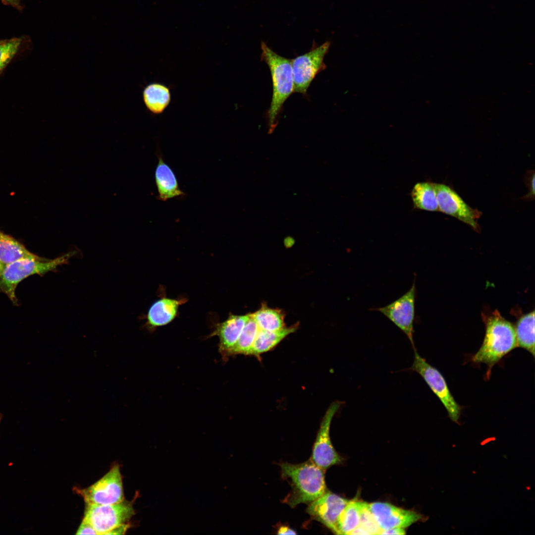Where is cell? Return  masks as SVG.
<instances>
[{"instance_id":"6da1fadb","label":"cell","mask_w":535,"mask_h":535,"mask_svg":"<svg viewBox=\"0 0 535 535\" xmlns=\"http://www.w3.org/2000/svg\"><path fill=\"white\" fill-rule=\"evenodd\" d=\"M281 476L291 489L284 502L294 508L301 503L309 504L326 491L325 470L311 459L300 464H279Z\"/></svg>"},{"instance_id":"7a4b0ae2","label":"cell","mask_w":535,"mask_h":535,"mask_svg":"<svg viewBox=\"0 0 535 535\" xmlns=\"http://www.w3.org/2000/svg\"><path fill=\"white\" fill-rule=\"evenodd\" d=\"M485 326L482 344L473 356V362L486 364L489 370L504 356L518 347L515 327L497 310L482 314Z\"/></svg>"},{"instance_id":"3957f363","label":"cell","mask_w":535,"mask_h":535,"mask_svg":"<svg viewBox=\"0 0 535 535\" xmlns=\"http://www.w3.org/2000/svg\"><path fill=\"white\" fill-rule=\"evenodd\" d=\"M261 50V59L269 67L272 83L271 101L267 112L270 134L277 125L283 105L294 92L293 76L291 60L279 55L263 42Z\"/></svg>"},{"instance_id":"277c9868","label":"cell","mask_w":535,"mask_h":535,"mask_svg":"<svg viewBox=\"0 0 535 535\" xmlns=\"http://www.w3.org/2000/svg\"><path fill=\"white\" fill-rule=\"evenodd\" d=\"M76 254L74 250L54 259L40 257L23 258L7 265L0 277V292L6 294L14 305H17L15 290L20 282L34 274L43 275L55 270L58 266L67 264Z\"/></svg>"},{"instance_id":"5b68a950","label":"cell","mask_w":535,"mask_h":535,"mask_svg":"<svg viewBox=\"0 0 535 535\" xmlns=\"http://www.w3.org/2000/svg\"><path fill=\"white\" fill-rule=\"evenodd\" d=\"M130 502L107 505L86 504L83 520L90 523L98 535H107L113 529L127 523L134 515Z\"/></svg>"},{"instance_id":"8992f818","label":"cell","mask_w":535,"mask_h":535,"mask_svg":"<svg viewBox=\"0 0 535 535\" xmlns=\"http://www.w3.org/2000/svg\"><path fill=\"white\" fill-rule=\"evenodd\" d=\"M414 349V359L409 368L418 373L424 378L432 392L439 398L446 409L452 421L459 424L461 407L457 403L441 373L428 364Z\"/></svg>"},{"instance_id":"52a82bcc","label":"cell","mask_w":535,"mask_h":535,"mask_svg":"<svg viewBox=\"0 0 535 535\" xmlns=\"http://www.w3.org/2000/svg\"><path fill=\"white\" fill-rule=\"evenodd\" d=\"M330 45L326 42L291 59L294 92L305 94L316 75L325 69L323 59Z\"/></svg>"},{"instance_id":"ba28073f","label":"cell","mask_w":535,"mask_h":535,"mask_svg":"<svg viewBox=\"0 0 535 535\" xmlns=\"http://www.w3.org/2000/svg\"><path fill=\"white\" fill-rule=\"evenodd\" d=\"M415 279L409 290L398 299L385 306L371 309L381 313L398 327L407 336L413 348L417 295Z\"/></svg>"},{"instance_id":"9c48e42d","label":"cell","mask_w":535,"mask_h":535,"mask_svg":"<svg viewBox=\"0 0 535 535\" xmlns=\"http://www.w3.org/2000/svg\"><path fill=\"white\" fill-rule=\"evenodd\" d=\"M76 491L86 504L107 505L121 502L124 495L118 465H114L104 477L91 486L78 489Z\"/></svg>"},{"instance_id":"30bf717a","label":"cell","mask_w":535,"mask_h":535,"mask_svg":"<svg viewBox=\"0 0 535 535\" xmlns=\"http://www.w3.org/2000/svg\"><path fill=\"white\" fill-rule=\"evenodd\" d=\"M341 405L339 401L333 402L323 417L314 442L310 459L318 466L326 470L341 462V458L335 450L329 435L332 420Z\"/></svg>"},{"instance_id":"8fae6325","label":"cell","mask_w":535,"mask_h":535,"mask_svg":"<svg viewBox=\"0 0 535 535\" xmlns=\"http://www.w3.org/2000/svg\"><path fill=\"white\" fill-rule=\"evenodd\" d=\"M439 211L451 215L480 232L478 219L482 213L467 205L452 189L443 184L433 183Z\"/></svg>"},{"instance_id":"7c38bea8","label":"cell","mask_w":535,"mask_h":535,"mask_svg":"<svg viewBox=\"0 0 535 535\" xmlns=\"http://www.w3.org/2000/svg\"><path fill=\"white\" fill-rule=\"evenodd\" d=\"M349 500L330 491H326L309 504L306 512L334 534L339 535L338 521L339 516Z\"/></svg>"},{"instance_id":"4fadbf2b","label":"cell","mask_w":535,"mask_h":535,"mask_svg":"<svg viewBox=\"0 0 535 535\" xmlns=\"http://www.w3.org/2000/svg\"><path fill=\"white\" fill-rule=\"evenodd\" d=\"M369 506L382 531L394 528H405L422 519V516L415 511L385 502H373Z\"/></svg>"},{"instance_id":"5bb4252c","label":"cell","mask_w":535,"mask_h":535,"mask_svg":"<svg viewBox=\"0 0 535 535\" xmlns=\"http://www.w3.org/2000/svg\"><path fill=\"white\" fill-rule=\"evenodd\" d=\"M250 317V314H230L226 320L215 325L211 336H218L219 352L223 358L229 356Z\"/></svg>"},{"instance_id":"9a60e30c","label":"cell","mask_w":535,"mask_h":535,"mask_svg":"<svg viewBox=\"0 0 535 535\" xmlns=\"http://www.w3.org/2000/svg\"><path fill=\"white\" fill-rule=\"evenodd\" d=\"M155 182L158 192V199L166 201L175 198H183L185 193L180 188L173 170L158 154V163L155 170Z\"/></svg>"},{"instance_id":"2e32d148","label":"cell","mask_w":535,"mask_h":535,"mask_svg":"<svg viewBox=\"0 0 535 535\" xmlns=\"http://www.w3.org/2000/svg\"><path fill=\"white\" fill-rule=\"evenodd\" d=\"M185 301L162 298L154 302L147 316V324L151 328L166 325L177 315L178 308Z\"/></svg>"},{"instance_id":"e0dca14e","label":"cell","mask_w":535,"mask_h":535,"mask_svg":"<svg viewBox=\"0 0 535 535\" xmlns=\"http://www.w3.org/2000/svg\"><path fill=\"white\" fill-rule=\"evenodd\" d=\"M143 99L147 109L152 114H161L171 102L170 88L161 83H151L144 89Z\"/></svg>"},{"instance_id":"ac0fdd59","label":"cell","mask_w":535,"mask_h":535,"mask_svg":"<svg viewBox=\"0 0 535 535\" xmlns=\"http://www.w3.org/2000/svg\"><path fill=\"white\" fill-rule=\"evenodd\" d=\"M298 326L299 323L296 322L275 331L259 329L248 355L258 356L271 350L286 336L294 332Z\"/></svg>"},{"instance_id":"d6986e66","label":"cell","mask_w":535,"mask_h":535,"mask_svg":"<svg viewBox=\"0 0 535 535\" xmlns=\"http://www.w3.org/2000/svg\"><path fill=\"white\" fill-rule=\"evenodd\" d=\"M12 236L0 231V261L7 265L23 258H38Z\"/></svg>"},{"instance_id":"ffe728a7","label":"cell","mask_w":535,"mask_h":535,"mask_svg":"<svg viewBox=\"0 0 535 535\" xmlns=\"http://www.w3.org/2000/svg\"><path fill=\"white\" fill-rule=\"evenodd\" d=\"M251 315L259 329L275 331L286 326L285 312L281 309L269 308L266 304H262L258 310Z\"/></svg>"},{"instance_id":"44dd1931","label":"cell","mask_w":535,"mask_h":535,"mask_svg":"<svg viewBox=\"0 0 535 535\" xmlns=\"http://www.w3.org/2000/svg\"><path fill=\"white\" fill-rule=\"evenodd\" d=\"M518 346L535 356V311L524 315L515 327Z\"/></svg>"},{"instance_id":"7402d4cb","label":"cell","mask_w":535,"mask_h":535,"mask_svg":"<svg viewBox=\"0 0 535 535\" xmlns=\"http://www.w3.org/2000/svg\"><path fill=\"white\" fill-rule=\"evenodd\" d=\"M411 196L416 208L431 212L439 211L433 183L420 182L416 184L412 189Z\"/></svg>"},{"instance_id":"603a6c76","label":"cell","mask_w":535,"mask_h":535,"mask_svg":"<svg viewBox=\"0 0 535 535\" xmlns=\"http://www.w3.org/2000/svg\"><path fill=\"white\" fill-rule=\"evenodd\" d=\"M359 525V501H348L338 519L339 535H350Z\"/></svg>"},{"instance_id":"cb8c5ba5","label":"cell","mask_w":535,"mask_h":535,"mask_svg":"<svg viewBox=\"0 0 535 535\" xmlns=\"http://www.w3.org/2000/svg\"><path fill=\"white\" fill-rule=\"evenodd\" d=\"M259 328L251 316L246 323L236 343L231 349L229 356L237 354L248 355Z\"/></svg>"},{"instance_id":"d4e9b609","label":"cell","mask_w":535,"mask_h":535,"mask_svg":"<svg viewBox=\"0 0 535 535\" xmlns=\"http://www.w3.org/2000/svg\"><path fill=\"white\" fill-rule=\"evenodd\" d=\"M21 42V38H13L0 41V74L16 54Z\"/></svg>"},{"instance_id":"484cf974","label":"cell","mask_w":535,"mask_h":535,"mask_svg":"<svg viewBox=\"0 0 535 535\" xmlns=\"http://www.w3.org/2000/svg\"><path fill=\"white\" fill-rule=\"evenodd\" d=\"M360 525L369 535H380L382 530L372 513L369 503L359 501Z\"/></svg>"},{"instance_id":"4316f807","label":"cell","mask_w":535,"mask_h":535,"mask_svg":"<svg viewBox=\"0 0 535 535\" xmlns=\"http://www.w3.org/2000/svg\"><path fill=\"white\" fill-rule=\"evenodd\" d=\"M527 185L529 188L528 194L524 197V199L530 201L535 197V173L534 171L529 172L527 177Z\"/></svg>"},{"instance_id":"83f0119b","label":"cell","mask_w":535,"mask_h":535,"mask_svg":"<svg viewBox=\"0 0 535 535\" xmlns=\"http://www.w3.org/2000/svg\"><path fill=\"white\" fill-rule=\"evenodd\" d=\"M76 535H98L93 526L86 521L83 519L79 527Z\"/></svg>"},{"instance_id":"f1b7e54d","label":"cell","mask_w":535,"mask_h":535,"mask_svg":"<svg viewBox=\"0 0 535 535\" xmlns=\"http://www.w3.org/2000/svg\"><path fill=\"white\" fill-rule=\"evenodd\" d=\"M130 526L128 524H123L110 531L107 535H123L125 534Z\"/></svg>"},{"instance_id":"f546056e","label":"cell","mask_w":535,"mask_h":535,"mask_svg":"<svg viewBox=\"0 0 535 535\" xmlns=\"http://www.w3.org/2000/svg\"><path fill=\"white\" fill-rule=\"evenodd\" d=\"M405 530L402 528H394L382 531L380 535H404Z\"/></svg>"},{"instance_id":"4dcf8cb0","label":"cell","mask_w":535,"mask_h":535,"mask_svg":"<svg viewBox=\"0 0 535 535\" xmlns=\"http://www.w3.org/2000/svg\"><path fill=\"white\" fill-rule=\"evenodd\" d=\"M277 534L278 535H286V534L296 535V534H297V533L295 531L292 529L291 528H290L288 526L284 525V526H281L280 527H279V528L277 530Z\"/></svg>"},{"instance_id":"1f68e13d","label":"cell","mask_w":535,"mask_h":535,"mask_svg":"<svg viewBox=\"0 0 535 535\" xmlns=\"http://www.w3.org/2000/svg\"><path fill=\"white\" fill-rule=\"evenodd\" d=\"M5 4L11 5L20 9L21 8L19 0H0Z\"/></svg>"},{"instance_id":"d6a6232c","label":"cell","mask_w":535,"mask_h":535,"mask_svg":"<svg viewBox=\"0 0 535 535\" xmlns=\"http://www.w3.org/2000/svg\"><path fill=\"white\" fill-rule=\"evenodd\" d=\"M6 266V265L3 264L2 262H1L0 261V277L2 275L4 270L5 269Z\"/></svg>"},{"instance_id":"836d02e7","label":"cell","mask_w":535,"mask_h":535,"mask_svg":"<svg viewBox=\"0 0 535 535\" xmlns=\"http://www.w3.org/2000/svg\"><path fill=\"white\" fill-rule=\"evenodd\" d=\"M2 417V416L1 414H0V422L1 421Z\"/></svg>"}]
</instances>
